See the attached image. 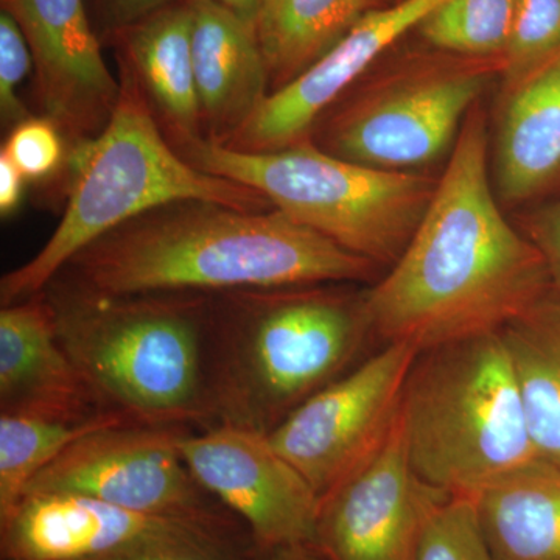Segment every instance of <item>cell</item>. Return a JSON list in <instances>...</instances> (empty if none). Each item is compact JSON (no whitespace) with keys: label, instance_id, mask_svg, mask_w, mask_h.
Wrapping results in <instances>:
<instances>
[{"label":"cell","instance_id":"6da1fadb","mask_svg":"<svg viewBox=\"0 0 560 560\" xmlns=\"http://www.w3.org/2000/svg\"><path fill=\"white\" fill-rule=\"evenodd\" d=\"M488 147L477 105L410 243L363 296L372 334L386 345L423 352L499 331L550 294L544 256L493 197Z\"/></svg>","mask_w":560,"mask_h":560},{"label":"cell","instance_id":"7a4b0ae2","mask_svg":"<svg viewBox=\"0 0 560 560\" xmlns=\"http://www.w3.org/2000/svg\"><path fill=\"white\" fill-rule=\"evenodd\" d=\"M374 270L279 209L179 201L103 235L62 272L77 289L138 296L331 285L368 280Z\"/></svg>","mask_w":560,"mask_h":560},{"label":"cell","instance_id":"3957f363","mask_svg":"<svg viewBox=\"0 0 560 560\" xmlns=\"http://www.w3.org/2000/svg\"><path fill=\"white\" fill-rule=\"evenodd\" d=\"M318 287L232 291L212 301L213 425L270 434L302 401L349 372L374 335L363 298Z\"/></svg>","mask_w":560,"mask_h":560},{"label":"cell","instance_id":"277c9868","mask_svg":"<svg viewBox=\"0 0 560 560\" xmlns=\"http://www.w3.org/2000/svg\"><path fill=\"white\" fill-rule=\"evenodd\" d=\"M46 296L62 348L103 408L142 425H213L212 300L205 294L106 296L70 283Z\"/></svg>","mask_w":560,"mask_h":560},{"label":"cell","instance_id":"5b68a950","mask_svg":"<svg viewBox=\"0 0 560 560\" xmlns=\"http://www.w3.org/2000/svg\"><path fill=\"white\" fill-rule=\"evenodd\" d=\"M120 62L116 109L102 132L75 145L60 224L31 260L0 280L2 307L43 293L77 254L150 210L179 201H209L256 212L272 208L259 191L184 160L161 135L135 70Z\"/></svg>","mask_w":560,"mask_h":560},{"label":"cell","instance_id":"8992f818","mask_svg":"<svg viewBox=\"0 0 560 560\" xmlns=\"http://www.w3.org/2000/svg\"><path fill=\"white\" fill-rule=\"evenodd\" d=\"M416 475L451 497H475L539 459L501 331L419 353L401 400Z\"/></svg>","mask_w":560,"mask_h":560},{"label":"cell","instance_id":"52a82bcc","mask_svg":"<svg viewBox=\"0 0 560 560\" xmlns=\"http://www.w3.org/2000/svg\"><path fill=\"white\" fill-rule=\"evenodd\" d=\"M173 140L195 167L259 191L272 208L375 267L399 259L438 186L429 176L342 160L311 138L265 153L205 138Z\"/></svg>","mask_w":560,"mask_h":560},{"label":"cell","instance_id":"ba28073f","mask_svg":"<svg viewBox=\"0 0 560 560\" xmlns=\"http://www.w3.org/2000/svg\"><path fill=\"white\" fill-rule=\"evenodd\" d=\"M501 58L418 57L372 80L327 119L320 149L372 168L410 172L440 160L459 136Z\"/></svg>","mask_w":560,"mask_h":560},{"label":"cell","instance_id":"9c48e42d","mask_svg":"<svg viewBox=\"0 0 560 560\" xmlns=\"http://www.w3.org/2000/svg\"><path fill=\"white\" fill-rule=\"evenodd\" d=\"M156 548L260 555L238 518L145 514L77 493H25L0 522L2 560H103Z\"/></svg>","mask_w":560,"mask_h":560},{"label":"cell","instance_id":"30bf717a","mask_svg":"<svg viewBox=\"0 0 560 560\" xmlns=\"http://www.w3.org/2000/svg\"><path fill=\"white\" fill-rule=\"evenodd\" d=\"M420 350L389 342L302 401L268 434L276 451L326 495L381 447L396 423Z\"/></svg>","mask_w":560,"mask_h":560},{"label":"cell","instance_id":"8fae6325","mask_svg":"<svg viewBox=\"0 0 560 560\" xmlns=\"http://www.w3.org/2000/svg\"><path fill=\"white\" fill-rule=\"evenodd\" d=\"M187 430L131 423L95 431L36 475L25 493H77L171 517H235L198 485L184 463L179 442Z\"/></svg>","mask_w":560,"mask_h":560},{"label":"cell","instance_id":"7c38bea8","mask_svg":"<svg viewBox=\"0 0 560 560\" xmlns=\"http://www.w3.org/2000/svg\"><path fill=\"white\" fill-rule=\"evenodd\" d=\"M190 474L245 525L261 556L315 541L319 497L268 434L241 427L187 430L179 442Z\"/></svg>","mask_w":560,"mask_h":560},{"label":"cell","instance_id":"4fadbf2b","mask_svg":"<svg viewBox=\"0 0 560 560\" xmlns=\"http://www.w3.org/2000/svg\"><path fill=\"white\" fill-rule=\"evenodd\" d=\"M448 497L412 469L399 412L381 447L320 497L313 545L326 560H416L431 514Z\"/></svg>","mask_w":560,"mask_h":560},{"label":"cell","instance_id":"5bb4252c","mask_svg":"<svg viewBox=\"0 0 560 560\" xmlns=\"http://www.w3.org/2000/svg\"><path fill=\"white\" fill-rule=\"evenodd\" d=\"M0 2L31 47L44 117L77 145L95 138L116 109L120 81L103 60L83 0Z\"/></svg>","mask_w":560,"mask_h":560},{"label":"cell","instance_id":"9a60e30c","mask_svg":"<svg viewBox=\"0 0 560 560\" xmlns=\"http://www.w3.org/2000/svg\"><path fill=\"white\" fill-rule=\"evenodd\" d=\"M445 0H394L368 11L319 61L267 95L256 113L226 142L232 150L265 153L293 145L311 136L318 119L389 47Z\"/></svg>","mask_w":560,"mask_h":560},{"label":"cell","instance_id":"2e32d148","mask_svg":"<svg viewBox=\"0 0 560 560\" xmlns=\"http://www.w3.org/2000/svg\"><path fill=\"white\" fill-rule=\"evenodd\" d=\"M106 410L62 348L46 294L0 311V411L86 418ZM113 411V410H110Z\"/></svg>","mask_w":560,"mask_h":560},{"label":"cell","instance_id":"e0dca14e","mask_svg":"<svg viewBox=\"0 0 560 560\" xmlns=\"http://www.w3.org/2000/svg\"><path fill=\"white\" fill-rule=\"evenodd\" d=\"M191 55L208 140L232 138L270 94L256 31L219 0H189Z\"/></svg>","mask_w":560,"mask_h":560},{"label":"cell","instance_id":"ac0fdd59","mask_svg":"<svg viewBox=\"0 0 560 560\" xmlns=\"http://www.w3.org/2000/svg\"><path fill=\"white\" fill-rule=\"evenodd\" d=\"M560 179V54L503 92L495 138L497 190L510 205Z\"/></svg>","mask_w":560,"mask_h":560},{"label":"cell","instance_id":"d6986e66","mask_svg":"<svg viewBox=\"0 0 560 560\" xmlns=\"http://www.w3.org/2000/svg\"><path fill=\"white\" fill-rule=\"evenodd\" d=\"M119 33L120 60L171 125L172 138H201V113L191 55L189 0L173 2Z\"/></svg>","mask_w":560,"mask_h":560},{"label":"cell","instance_id":"ffe728a7","mask_svg":"<svg viewBox=\"0 0 560 560\" xmlns=\"http://www.w3.org/2000/svg\"><path fill=\"white\" fill-rule=\"evenodd\" d=\"M474 499L495 560H560V467L537 459Z\"/></svg>","mask_w":560,"mask_h":560},{"label":"cell","instance_id":"44dd1931","mask_svg":"<svg viewBox=\"0 0 560 560\" xmlns=\"http://www.w3.org/2000/svg\"><path fill=\"white\" fill-rule=\"evenodd\" d=\"M523 416L539 459L560 467V296L537 302L503 327Z\"/></svg>","mask_w":560,"mask_h":560},{"label":"cell","instance_id":"7402d4cb","mask_svg":"<svg viewBox=\"0 0 560 560\" xmlns=\"http://www.w3.org/2000/svg\"><path fill=\"white\" fill-rule=\"evenodd\" d=\"M382 0H261L256 36L270 92L312 68Z\"/></svg>","mask_w":560,"mask_h":560},{"label":"cell","instance_id":"603a6c76","mask_svg":"<svg viewBox=\"0 0 560 560\" xmlns=\"http://www.w3.org/2000/svg\"><path fill=\"white\" fill-rule=\"evenodd\" d=\"M131 423L136 422L110 410L86 418L0 411V522L20 504L36 475L75 442L95 431Z\"/></svg>","mask_w":560,"mask_h":560},{"label":"cell","instance_id":"cb8c5ba5","mask_svg":"<svg viewBox=\"0 0 560 560\" xmlns=\"http://www.w3.org/2000/svg\"><path fill=\"white\" fill-rule=\"evenodd\" d=\"M517 0H445L419 25L429 46L466 58H503Z\"/></svg>","mask_w":560,"mask_h":560},{"label":"cell","instance_id":"d4e9b609","mask_svg":"<svg viewBox=\"0 0 560 560\" xmlns=\"http://www.w3.org/2000/svg\"><path fill=\"white\" fill-rule=\"evenodd\" d=\"M560 54V0H517L510 44L504 51L503 92Z\"/></svg>","mask_w":560,"mask_h":560},{"label":"cell","instance_id":"484cf974","mask_svg":"<svg viewBox=\"0 0 560 560\" xmlns=\"http://www.w3.org/2000/svg\"><path fill=\"white\" fill-rule=\"evenodd\" d=\"M416 560H495L470 497H448L431 514Z\"/></svg>","mask_w":560,"mask_h":560},{"label":"cell","instance_id":"4316f807","mask_svg":"<svg viewBox=\"0 0 560 560\" xmlns=\"http://www.w3.org/2000/svg\"><path fill=\"white\" fill-rule=\"evenodd\" d=\"M61 130L47 117H28L11 130L0 153L25 179H43L51 175L62 161Z\"/></svg>","mask_w":560,"mask_h":560},{"label":"cell","instance_id":"83f0119b","mask_svg":"<svg viewBox=\"0 0 560 560\" xmlns=\"http://www.w3.org/2000/svg\"><path fill=\"white\" fill-rule=\"evenodd\" d=\"M33 57L20 24L10 13H0V116L3 125L28 119L31 114L18 95V88L31 72Z\"/></svg>","mask_w":560,"mask_h":560},{"label":"cell","instance_id":"f1b7e54d","mask_svg":"<svg viewBox=\"0 0 560 560\" xmlns=\"http://www.w3.org/2000/svg\"><path fill=\"white\" fill-rule=\"evenodd\" d=\"M529 232L530 242L547 264L552 289L560 296V201L534 217Z\"/></svg>","mask_w":560,"mask_h":560},{"label":"cell","instance_id":"f546056e","mask_svg":"<svg viewBox=\"0 0 560 560\" xmlns=\"http://www.w3.org/2000/svg\"><path fill=\"white\" fill-rule=\"evenodd\" d=\"M260 555H235V552L195 550V548H156L114 556L103 560H264Z\"/></svg>","mask_w":560,"mask_h":560},{"label":"cell","instance_id":"4dcf8cb0","mask_svg":"<svg viewBox=\"0 0 560 560\" xmlns=\"http://www.w3.org/2000/svg\"><path fill=\"white\" fill-rule=\"evenodd\" d=\"M106 16L116 31L142 21L158 10L171 5L173 0H101Z\"/></svg>","mask_w":560,"mask_h":560},{"label":"cell","instance_id":"1f68e13d","mask_svg":"<svg viewBox=\"0 0 560 560\" xmlns=\"http://www.w3.org/2000/svg\"><path fill=\"white\" fill-rule=\"evenodd\" d=\"M24 176L11 164L9 158L0 153V213L9 217L21 205L24 195Z\"/></svg>","mask_w":560,"mask_h":560},{"label":"cell","instance_id":"d6a6232c","mask_svg":"<svg viewBox=\"0 0 560 560\" xmlns=\"http://www.w3.org/2000/svg\"><path fill=\"white\" fill-rule=\"evenodd\" d=\"M264 560H326L323 555L316 550L315 545L301 544L290 545V547L278 548L265 556Z\"/></svg>","mask_w":560,"mask_h":560},{"label":"cell","instance_id":"836d02e7","mask_svg":"<svg viewBox=\"0 0 560 560\" xmlns=\"http://www.w3.org/2000/svg\"><path fill=\"white\" fill-rule=\"evenodd\" d=\"M219 2L256 31V20L261 0H219Z\"/></svg>","mask_w":560,"mask_h":560},{"label":"cell","instance_id":"e575fe53","mask_svg":"<svg viewBox=\"0 0 560 560\" xmlns=\"http://www.w3.org/2000/svg\"><path fill=\"white\" fill-rule=\"evenodd\" d=\"M382 2H394V0H382Z\"/></svg>","mask_w":560,"mask_h":560}]
</instances>
